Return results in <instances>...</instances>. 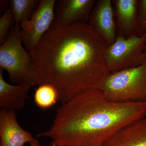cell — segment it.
<instances>
[{"mask_svg": "<svg viewBox=\"0 0 146 146\" xmlns=\"http://www.w3.org/2000/svg\"><path fill=\"white\" fill-rule=\"evenodd\" d=\"M108 45L88 23L64 25L54 21L33 51V85H52L65 103L85 91L101 89L110 74Z\"/></svg>", "mask_w": 146, "mask_h": 146, "instance_id": "cell-1", "label": "cell"}, {"mask_svg": "<svg viewBox=\"0 0 146 146\" xmlns=\"http://www.w3.org/2000/svg\"><path fill=\"white\" fill-rule=\"evenodd\" d=\"M146 117V102H115L101 90L84 92L61 104L53 124L37 137L52 146H102L120 129Z\"/></svg>", "mask_w": 146, "mask_h": 146, "instance_id": "cell-2", "label": "cell"}, {"mask_svg": "<svg viewBox=\"0 0 146 146\" xmlns=\"http://www.w3.org/2000/svg\"><path fill=\"white\" fill-rule=\"evenodd\" d=\"M115 102H146V61L135 68L110 73L100 89Z\"/></svg>", "mask_w": 146, "mask_h": 146, "instance_id": "cell-3", "label": "cell"}, {"mask_svg": "<svg viewBox=\"0 0 146 146\" xmlns=\"http://www.w3.org/2000/svg\"><path fill=\"white\" fill-rule=\"evenodd\" d=\"M21 31L20 26L14 25L1 45L0 69L6 71L11 83L33 86L31 57L21 41Z\"/></svg>", "mask_w": 146, "mask_h": 146, "instance_id": "cell-4", "label": "cell"}, {"mask_svg": "<svg viewBox=\"0 0 146 146\" xmlns=\"http://www.w3.org/2000/svg\"><path fill=\"white\" fill-rule=\"evenodd\" d=\"M146 34L128 38L118 34L115 42L108 46L106 64L110 73L135 68L146 61Z\"/></svg>", "mask_w": 146, "mask_h": 146, "instance_id": "cell-5", "label": "cell"}, {"mask_svg": "<svg viewBox=\"0 0 146 146\" xmlns=\"http://www.w3.org/2000/svg\"><path fill=\"white\" fill-rule=\"evenodd\" d=\"M55 0H41L28 23L21 28L20 35L25 48L33 51L54 22Z\"/></svg>", "mask_w": 146, "mask_h": 146, "instance_id": "cell-6", "label": "cell"}, {"mask_svg": "<svg viewBox=\"0 0 146 146\" xmlns=\"http://www.w3.org/2000/svg\"><path fill=\"white\" fill-rule=\"evenodd\" d=\"M112 3L111 0L97 1L88 23L108 46L115 42L118 35Z\"/></svg>", "mask_w": 146, "mask_h": 146, "instance_id": "cell-7", "label": "cell"}, {"mask_svg": "<svg viewBox=\"0 0 146 146\" xmlns=\"http://www.w3.org/2000/svg\"><path fill=\"white\" fill-rule=\"evenodd\" d=\"M96 2L95 0L56 1L54 21L64 25L88 23Z\"/></svg>", "mask_w": 146, "mask_h": 146, "instance_id": "cell-8", "label": "cell"}, {"mask_svg": "<svg viewBox=\"0 0 146 146\" xmlns=\"http://www.w3.org/2000/svg\"><path fill=\"white\" fill-rule=\"evenodd\" d=\"M16 111L4 109L0 110V146H24L35 138L24 130L17 120Z\"/></svg>", "mask_w": 146, "mask_h": 146, "instance_id": "cell-9", "label": "cell"}, {"mask_svg": "<svg viewBox=\"0 0 146 146\" xmlns=\"http://www.w3.org/2000/svg\"><path fill=\"white\" fill-rule=\"evenodd\" d=\"M115 12L118 34L125 38L138 35V0H115Z\"/></svg>", "mask_w": 146, "mask_h": 146, "instance_id": "cell-10", "label": "cell"}, {"mask_svg": "<svg viewBox=\"0 0 146 146\" xmlns=\"http://www.w3.org/2000/svg\"><path fill=\"white\" fill-rule=\"evenodd\" d=\"M32 87L29 84H13L5 80L3 70L0 69V107L8 110H20L28 98Z\"/></svg>", "mask_w": 146, "mask_h": 146, "instance_id": "cell-11", "label": "cell"}, {"mask_svg": "<svg viewBox=\"0 0 146 146\" xmlns=\"http://www.w3.org/2000/svg\"><path fill=\"white\" fill-rule=\"evenodd\" d=\"M102 146H146V118L126 126Z\"/></svg>", "mask_w": 146, "mask_h": 146, "instance_id": "cell-12", "label": "cell"}, {"mask_svg": "<svg viewBox=\"0 0 146 146\" xmlns=\"http://www.w3.org/2000/svg\"><path fill=\"white\" fill-rule=\"evenodd\" d=\"M37 0H11L9 8L14 15L15 25L21 28L27 24L38 6Z\"/></svg>", "mask_w": 146, "mask_h": 146, "instance_id": "cell-13", "label": "cell"}, {"mask_svg": "<svg viewBox=\"0 0 146 146\" xmlns=\"http://www.w3.org/2000/svg\"><path fill=\"white\" fill-rule=\"evenodd\" d=\"M58 94L54 86L50 84L38 86L34 96L35 102L38 107L46 109L58 102Z\"/></svg>", "mask_w": 146, "mask_h": 146, "instance_id": "cell-14", "label": "cell"}, {"mask_svg": "<svg viewBox=\"0 0 146 146\" xmlns=\"http://www.w3.org/2000/svg\"><path fill=\"white\" fill-rule=\"evenodd\" d=\"M15 25L14 15L9 8L7 9L0 18V44H2L9 35Z\"/></svg>", "mask_w": 146, "mask_h": 146, "instance_id": "cell-15", "label": "cell"}, {"mask_svg": "<svg viewBox=\"0 0 146 146\" xmlns=\"http://www.w3.org/2000/svg\"><path fill=\"white\" fill-rule=\"evenodd\" d=\"M138 35L146 34V0L139 1L138 9Z\"/></svg>", "mask_w": 146, "mask_h": 146, "instance_id": "cell-16", "label": "cell"}, {"mask_svg": "<svg viewBox=\"0 0 146 146\" xmlns=\"http://www.w3.org/2000/svg\"><path fill=\"white\" fill-rule=\"evenodd\" d=\"M0 3H1V9H2V11L3 10V9H5V8H6L7 7L8 5V3H9V2H8L7 1H0Z\"/></svg>", "mask_w": 146, "mask_h": 146, "instance_id": "cell-17", "label": "cell"}, {"mask_svg": "<svg viewBox=\"0 0 146 146\" xmlns=\"http://www.w3.org/2000/svg\"><path fill=\"white\" fill-rule=\"evenodd\" d=\"M29 144L30 146H42L40 145L39 140L36 138H34V140Z\"/></svg>", "mask_w": 146, "mask_h": 146, "instance_id": "cell-18", "label": "cell"}, {"mask_svg": "<svg viewBox=\"0 0 146 146\" xmlns=\"http://www.w3.org/2000/svg\"><path fill=\"white\" fill-rule=\"evenodd\" d=\"M145 52H146V46H145Z\"/></svg>", "mask_w": 146, "mask_h": 146, "instance_id": "cell-19", "label": "cell"}]
</instances>
